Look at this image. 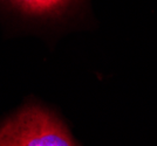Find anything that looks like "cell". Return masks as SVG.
I'll use <instances>...</instances> for the list:
<instances>
[{
    "instance_id": "6da1fadb",
    "label": "cell",
    "mask_w": 157,
    "mask_h": 146,
    "mask_svg": "<svg viewBox=\"0 0 157 146\" xmlns=\"http://www.w3.org/2000/svg\"><path fill=\"white\" fill-rule=\"evenodd\" d=\"M78 141L59 117L39 105H27L0 126V146H75Z\"/></svg>"
},
{
    "instance_id": "7a4b0ae2",
    "label": "cell",
    "mask_w": 157,
    "mask_h": 146,
    "mask_svg": "<svg viewBox=\"0 0 157 146\" xmlns=\"http://www.w3.org/2000/svg\"><path fill=\"white\" fill-rule=\"evenodd\" d=\"M78 0H0V2L29 16L54 18L66 13Z\"/></svg>"
}]
</instances>
